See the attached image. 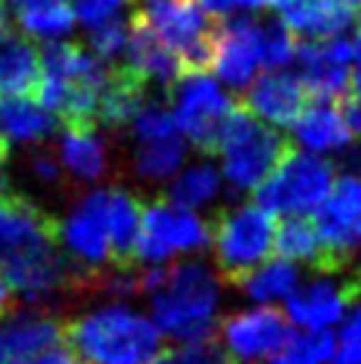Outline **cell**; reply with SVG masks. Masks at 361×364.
I'll return each instance as SVG.
<instances>
[{
  "mask_svg": "<svg viewBox=\"0 0 361 364\" xmlns=\"http://www.w3.org/2000/svg\"><path fill=\"white\" fill-rule=\"evenodd\" d=\"M112 67L77 43L61 41L41 53V82L35 99L61 125H96L101 96L107 91Z\"/></svg>",
  "mask_w": 361,
  "mask_h": 364,
  "instance_id": "1",
  "label": "cell"
},
{
  "mask_svg": "<svg viewBox=\"0 0 361 364\" xmlns=\"http://www.w3.org/2000/svg\"><path fill=\"white\" fill-rule=\"evenodd\" d=\"M64 341L82 364H151L162 335L149 316L109 304L64 324Z\"/></svg>",
  "mask_w": 361,
  "mask_h": 364,
  "instance_id": "2",
  "label": "cell"
},
{
  "mask_svg": "<svg viewBox=\"0 0 361 364\" xmlns=\"http://www.w3.org/2000/svg\"><path fill=\"white\" fill-rule=\"evenodd\" d=\"M151 322L178 343L212 338L218 324L221 290L218 277L200 261L176 263L162 272L160 284L151 290Z\"/></svg>",
  "mask_w": 361,
  "mask_h": 364,
  "instance_id": "3",
  "label": "cell"
},
{
  "mask_svg": "<svg viewBox=\"0 0 361 364\" xmlns=\"http://www.w3.org/2000/svg\"><path fill=\"white\" fill-rule=\"evenodd\" d=\"M287 149V139L276 133V128L252 117L242 104H237L223 122L215 154L221 157L223 178L234 192L242 194L255 192L279 165Z\"/></svg>",
  "mask_w": 361,
  "mask_h": 364,
  "instance_id": "4",
  "label": "cell"
},
{
  "mask_svg": "<svg viewBox=\"0 0 361 364\" xmlns=\"http://www.w3.org/2000/svg\"><path fill=\"white\" fill-rule=\"evenodd\" d=\"M335 186V168L330 160L303 149H287L269 178L255 189V205L271 215L306 218L316 213Z\"/></svg>",
  "mask_w": 361,
  "mask_h": 364,
  "instance_id": "5",
  "label": "cell"
},
{
  "mask_svg": "<svg viewBox=\"0 0 361 364\" xmlns=\"http://www.w3.org/2000/svg\"><path fill=\"white\" fill-rule=\"evenodd\" d=\"M212 250L229 284H239L247 274L271 261L276 221L258 205H239L218 210L210 221Z\"/></svg>",
  "mask_w": 361,
  "mask_h": 364,
  "instance_id": "6",
  "label": "cell"
},
{
  "mask_svg": "<svg viewBox=\"0 0 361 364\" xmlns=\"http://www.w3.org/2000/svg\"><path fill=\"white\" fill-rule=\"evenodd\" d=\"M168 96L173 102L171 112L180 139L191 144L197 152L215 154L223 122L237 107L226 88L205 72H183L173 82Z\"/></svg>",
  "mask_w": 361,
  "mask_h": 364,
  "instance_id": "7",
  "label": "cell"
},
{
  "mask_svg": "<svg viewBox=\"0 0 361 364\" xmlns=\"http://www.w3.org/2000/svg\"><path fill=\"white\" fill-rule=\"evenodd\" d=\"M210 223L197 213L171 205L165 197L141 205L139 240L133 250V261L160 266L176 255H194L210 247Z\"/></svg>",
  "mask_w": 361,
  "mask_h": 364,
  "instance_id": "8",
  "label": "cell"
},
{
  "mask_svg": "<svg viewBox=\"0 0 361 364\" xmlns=\"http://www.w3.org/2000/svg\"><path fill=\"white\" fill-rule=\"evenodd\" d=\"M136 19L180 61L183 72H205L212 59V30L194 0H146Z\"/></svg>",
  "mask_w": 361,
  "mask_h": 364,
  "instance_id": "9",
  "label": "cell"
},
{
  "mask_svg": "<svg viewBox=\"0 0 361 364\" xmlns=\"http://www.w3.org/2000/svg\"><path fill=\"white\" fill-rule=\"evenodd\" d=\"M59 242L70 253V261L85 274H104V269L120 272L114 258L109 223V194L93 189L59 223Z\"/></svg>",
  "mask_w": 361,
  "mask_h": 364,
  "instance_id": "10",
  "label": "cell"
},
{
  "mask_svg": "<svg viewBox=\"0 0 361 364\" xmlns=\"http://www.w3.org/2000/svg\"><path fill=\"white\" fill-rule=\"evenodd\" d=\"M313 226L324 247L327 274H338L361 250V173H345L335 181L330 197L313 215Z\"/></svg>",
  "mask_w": 361,
  "mask_h": 364,
  "instance_id": "11",
  "label": "cell"
},
{
  "mask_svg": "<svg viewBox=\"0 0 361 364\" xmlns=\"http://www.w3.org/2000/svg\"><path fill=\"white\" fill-rule=\"evenodd\" d=\"M361 301V274L319 277L284 301V319L306 333H327Z\"/></svg>",
  "mask_w": 361,
  "mask_h": 364,
  "instance_id": "12",
  "label": "cell"
},
{
  "mask_svg": "<svg viewBox=\"0 0 361 364\" xmlns=\"http://www.w3.org/2000/svg\"><path fill=\"white\" fill-rule=\"evenodd\" d=\"M210 67L223 85L250 88L263 67V21L252 16L221 21L212 30Z\"/></svg>",
  "mask_w": 361,
  "mask_h": 364,
  "instance_id": "13",
  "label": "cell"
},
{
  "mask_svg": "<svg viewBox=\"0 0 361 364\" xmlns=\"http://www.w3.org/2000/svg\"><path fill=\"white\" fill-rule=\"evenodd\" d=\"M356 59L353 41H306L298 46V80L316 104H332L351 88V61Z\"/></svg>",
  "mask_w": 361,
  "mask_h": 364,
  "instance_id": "14",
  "label": "cell"
},
{
  "mask_svg": "<svg viewBox=\"0 0 361 364\" xmlns=\"http://www.w3.org/2000/svg\"><path fill=\"white\" fill-rule=\"evenodd\" d=\"M59 242V221L27 197L0 200V266L41 253Z\"/></svg>",
  "mask_w": 361,
  "mask_h": 364,
  "instance_id": "15",
  "label": "cell"
},
{
  "mask_svg": "<svg viewBox=\"0 0 361 364\" xmlns=\"http://www.w3.org/2000/svg\"><path fill=\"white\" fill-rule=\"evenodd\" d=\"M287 338H290V322L284 319V314L271 306L231 314L223 322V348L231 362L237 364H258L263 359H271Z\"/></svg>",
  "mask_w": 361,
  "mask_h": 364,
  "instance_id": "16",
  "label": "cell"
},
{
  "mask_svg": "<svg viewBox=\"0 0 361 364\" xmlns=\"http://www.w3.org/2000/svg\"><path fill=\"white\" fill-rule=\"evenodd\" d=\"M271 9L284 30L306 41L343 38L361 21V0H271Z\"/></svg>",
  "mask_w": 361,
  "mask_h": 364,
  "instance_id": "17",
  "label": "cell"
},
{
  "mask_svg": "<svg viewBox=\"0 0 361 364\" xmlns=\"http://www.w3.org/2000/svg\"><path fill=\"white\" fill-rule=\"evenodd\" d=\"M306 99L308 93L298 80V75L281 70L255 77V82L244 93L242 107L271 128H290L306 109Z\"/></svg>",
  "mask_w": 361,
  "mask_h": 364,
  "instance_id": "18",
  "label": "cell"
},
{
  "mask_svg": "<svg viewBox=\"0 0 361 364\" xmlns=\"http://www.w3.org/2000/svg\"><path fill=\"white\" fill-rule=\"evenodd\" d=\"M125 70H131L144 85H157L171 91L173 82L178 80L183 70L180 61L173 56L165 46H162L154 35H151L139 19L131 21V38H128V48H125Z\"/></svg>",
  "mask_w": 361,
  "mask_h": 364,
  "instance_id": "19",
  "label": "cell"
},
{
  "mask_svg": "<svg viewBox=\"0 0 361 364\" xmlns=\"http://www.w3.org/2000/svg\"><path fill=\"white\" fill-rule=\"evenodd\" d=\"M41 82V53L27 35L9 27L0 30V96L27 99Z\"/></svg>",
  "mask_w": 361,
  "mask_h": 364,
  "instance_id": "20",
  "label": "cell"
},
{
  "mask_svg": "<svg viewBox=\"0 0 361 364\" xmlns=\"http://www.w3.org/2000/svg\"><path fill=\"white\" fill-rule=\"evenodd\" d=\"M61 341H64V324L45 311L19 314L0 324V346L9 356V364L45 354L61 346Z\"/></svg>",
  "mask_w": 361,
  "mask_h": 364,
  "instance_id": "21",
  "label": "cell"
},
{
  "mask_svg": "<svg viewBox=\"0 0 361 364\" xmlns=\"http://www.w3.org/2000/svg\"><path fill=\"white\" fill-rule=\"evenodd\" d=\"M292 139L308 154L340 152V149H348L351 131H348V122L343 117L340 107L313 104V107H306L301 117L295 120Z\"/></svg>",
  "mask_w": 361,
  "mask_h": 364,
  "instance_id": "22",
  "label": "cell"
},
{
  "mask_svg": "<svg viewBox=\"0 0 361 364\" xmlns=\"http://www.w3.org/2000/svg\"><path fill=\"white\" fill-rule=\"evenodd\" d=\"M61 171L72 173L77 181H99L109 171L107 144L96 125H64L59 139Z\"/></svg>",
  "mask_w": 361,
  "mask_h": 364,
  "instance_id": "23",
  "label": "cell"
},
{
  "mask_svg": "<svg viewBox=\"0 0 361 364\" xmlns=\"http://www.w3.org/2000/svg\"><path fill=\"white\" fill-rule=\"evenodd\" d=\"M61 125L48 109L30 99H3L0 102V136L9 144H38L53 136Z\"/></svg>",
  "mask_w": 361,
  "mask_h": 364,
  "instance_id": "24",
  "label": "cell"
},
{
  "mask_svg": "<svg viewBox=\"0 0 361 364\" xmlns=\"http://www.w3.org/2000/svg\"><path fill=\"white\" fill-rule=\"evenodd\" d=\"M274 253L281 261L311 263L316 272L327 274V258H324L319 232L308 218H284L281 223H276Z\"/></svg>",
  "mask_w": 361,
  "mask_h": 364,
  "instance_id": "25",
  "label": "cell"
},
{
  "mask_svg": "<svg viewBox=\"0 0 361 364\" xmlns=\"http://www.w3.org/2000/svg\"><path fill=\"white\" fill-rule=\"evenodd\" d=\"M301 284V274L290 261L281 258H271L263 266H258L252 274H247L239 282V287L247 293L250 301L261 306L276 304V301H287Z\"/></svg>",
  "mask_w": 361,
  "mask_h": 364,
  "instance_id": "26",
  "label": "cell"
},
{
  "mask_svg": "<svg viewBox=\"0 0 361 364\" xmlns=\"http://www.w3.org/2000/svg\"><path fill=\"white\" fill-rule=\"evenodd\" d=\"M218 192H221V173H218V168L210 165V162H197V165H189L186 171H180L173 178L165 200L176 205V208L194 213L197 208L210 205L218 197Z\"/></svg>",
  "mask_w": 361,
  "mask_h": 364,
  "instance_id": "27",
  "label": "cell"
},
{
  "mask_svg": "<svg viewBox=\"0 0 361 364\" xmlns=\"http://www.w3.org/2000/svg\"><path fill=\"white\" fill-rule=\"evenodd\" d=\"M183 160H186V141L180 136H173L162 141L139 144L133 168L144 181H168L178 176Z\"/></svg>",
  "mask_w": 361,
  "mask_h": 364,
  "instance_id": "28",
  "label": "cell"
},
{
  "mask_svg": "<svg viewBox=\"0 0 361 364\" xmlns=\"http://www.w3.org/2000/svg\"><path fill=\"white\" fill-rule=\"evenodd\" d=\"M19 27L30 38L45 41V46L50 43H61L72 30H75V14L67 3L59 6H43V9H32L24 14H16Z\"/></svg>",
  "mask_w": 361,
  "mask_h": 364,
  "instance_id": "29",
  "label": "cell"
},
{
  "mask_svg": "<svg viewBox=\"0 0 361 364\" xmlns=\"http://www.w3.org/2000/svg\"><path fill=\"white\" fill-rule=\"evenodd\" d=\"M335 354V338L330 333L290 335L284 346L271 356L269 364H327Z\"/></svg>",
  "mask_w": 361,
  "mask_h": 364,
  "instance_id": "30",
  "label": "cell"
},
{
  "mask_svg": "<svg viewBox=\"0 0 361 364\" xmlns=\"http://www.w3.org/2000/svg\"><path fill=\"white\" fill-rule=\"evenodd\" d=\"M131 131L136 136L139 144H149V141H162V139H173V136H180L178 128H176V117L173 112L165 107L162 102H149L139 109V114L133 117Z\"/></svg>",
  "mask_w": 361,
  "mask_h": 364,
  "instance_id": "31",
  "label": "cell"
},
{
  "mask_svg": "<svg viewBox=\"0 0 361 364\" xmlns=\"http://www.w3.org/2000/svg\"><path fill=\"white\" fill-rule=\"evenodd\" d=\"M151 364H234L215 338L194 341V343H178L157 354Z\"/></svg>",
  "mask_w": 361,
  "mask_h": 364,
  "instance_id": "32",
  "label": "cell"
},
{
  "mask_svg": "<svg viewBox=\"0 0 361 364\" xmlns=\"http://www.w3.org/2000/svg\"><path fill=\"white\" fill-rule=\"evenodd\" d=\"M298 56V41L279 21H263V67L269 72H281Z\"/></svg>",
  "mask_w": 361,
  "mask_h": 364,
  "instance_id": "33",
  "label": "cell"
},
{
  "mask_svg": "<svg viewBox=\"0 0 361 364\" xmlns=\"http://www.w3.org/2000/svg\"><path fill=\"white\" fill-rule=\"evenodd\" d=\"M131 21L122 19V21L104 24V27H99V30H88V48L101 64L125 56L128 38H131Z\"/></svg>",
  "mask_w": 361,
  "mask_h": 364,
  "instance_id": "34",
  "label": "cell"
},
{
  "mask_svg": "<svg viewBox=\"0 0 361 364\" xmlns=\"http://www.w3.org/2000/svg\"><path fill=\"white\" fill-rule=\"evenodd\" d=\"M133 0H75V21H80L85 30H99L104 24L125 19V11Z\"/></svg>",
  "mask_w": 361,
  "mask_h": 364,
  "instance_id": "35",
  "label": "cell"
},
{
  "mask_svg": "<svg viewBox=\"0 0 361 364\" xmlns=\"http://www.w3.org/2000/svg\"><path fill=\"white\" fill-rule=\"evenodd\" d=\"M205 14H210L215 19H237V16H250L258 14L266 6H271V0H194Z\"/></svg>",
  "mask_w": 361,
  "mask_h": 364,
  "instance_id": "36",
  "label": "cell"
},
{
  "mask_svg": "<svg viewBox=\"0 0 361 364\" xmlns=\"http://www.w3.org/2000/svg\"><path fill=\"white\" fill-rule=\"evenodd\" d=\"M16 364H82L77 359V354L72 351L70 346H56V348H50L45 354H38L32 356V359H24V362H16Z\"/></svg>",
  "mask_w": 361,
  "mask_h": 364,
  "instance_id": "37",
  "label": "cell"
},
{
  "mask_svg": "<svg viewBox=\"0 0 361 364\" xmlns=\"http://www.w3.org/2000/svg\"><path fill=\"white\" fill-rule=\"evenodd\" d=\"M340 341L343 343H361V301L345 314L340 327Z\"/></svg>",
  "mask_w": 361,
  "mask_h": 364,
  "instance_id": "38",
  "label": "cell"
},
{
  "mask_svg": "<svg viewBox=\"0 0 361 364\" xmlns=\"http://www.w3.org/2000/svg\"><path fill=\"white\" fill-rule=\"evenodd\" d=\"M32 171H35V176L41 178V181L45 183H56L61 178V165L56 160H50L48 154H41V157H35V162H32Z\"/></svg>",
  "mask_w": 361,
  "mask_h": 364,
  "instance_id": "39",
  "label": "cell"
},
{
  "mask_svg": "<svg viewBox=\"0 0 361 364\" xmlns=\"http://www.w3.org/2000/svg\"><path fill=\"white\" fill-rule=\"evenodd\" d=\"M327 364H361V343H340Z\"/></svg>",
  "mask_w": 361,
  "mask_h": 364,
  "instance_id": "40",
  "label": "cell"
},
{
  "mask_svg": "<svg viewBox=\"0 0 361 364\" xmlns=\"http://www.w3.org/2000/svg\"><path fill=\"white\" fill-rule=\"evenodd\" d=\"M343 117L348 122L351 136H359L361 139V99H348L345 107H343Z\"/></svg>",
  "mask_w": 361,
  "mask_h": 364,
  "instance_id": "41",
  "label": "cell"
},
{
  "mask_svg": "<svg viewBox=\"0 0 361 364\" xmlns=\"http://www.w3.org/2000/svg\"><path fill=\"white\" fill-rule=\"evenodd\" d=\"M14 14H24V11L32 9H43V6H59V3H67V0H6Z\"/></svg>",
  "mask_w": 361,
  "mask_h": 364,
  "instance_id": "42",
  "label": "cell"
},
{
  "mask_svg": "<svg viewBox=\"0 0 361 364\" xmlns=\"http://www.w3.org/2000/svg\"><path fill=\"white\" fill-rule=\"evenodd\" d=\"M11 311V287L6 284L3 274H0V319Z\"/></svg>",
  "mask_w": 361,
  "mask_h": 364,
  "instance_id": "43",
  "label": "cell"
},
{
  "mask_svg": "<svg viewBox=\"0 0 361 364\" xmlns=\"http://www.w3.org/2000/svg\"><path fill=\"white\" fill-rule=\"evenodd\" d=\"M356 67L351 70V88H353V99H361V56H356Z\"/></svg>",
  "mask_w": 361,
  "mask_h": 364,
  "instance_id": "44",
  "label": "cell"
},
{
  "mask_svg": "<svg viewBox=\"0 0 361 364\" xmlns=\"http://www.w3.org/2000/svg\"><path fill=\"white\" fill-rule=\"evenodd\" d=\"M9 194V176H6V171H3V165H0V200Z\"/></svg>",
  "mask_w": 361,
  "mask_h": 364,
  "instance_id": "45",
  "label": "cell"
},
{
  "mask_svg": "<svg viewBox=\"0 0 361 364\" xmlns=\"http://www.w3.org/2000/svg\"><path fill=\"white\" fill-rule=\"evenodd\" d=\"M9 149H11V144L0 136V165H6V160H9Z\"/></svg>",
  "mask_w": 361,
  "mask_h": 364,
  "instance_id": "46",
  "label": "cell"
},
{
  "mask_svg": "<svg viewBox=\"0 0 361 364\" xmlns=\"http://www.w3.org/2000/svg\"><path fill=\"white\" fill-rule=\"evenodd\" d=\"M353 51H356V56H361V21H359V30H356V41H353Z\"/></svg>",
  "mask_w": 361,
  "mask_h": 364,
  "instance_id": "47",
  "label": "cell"
},
{
  "mask_svg": "<svg viewBox=\"0 0 361 364\" xmlns=\"http://www.w3.org/2000/svg\"><path fill=\"white\" fill-rule=\"evenodd\" d=\"M6 27V6H3V0H0V30Z\"/></svg>",
  "mask_w": 361,
  "mask_h": 364,
  "instance_id": "48",
  "label": "cell"
}]
</instances>
